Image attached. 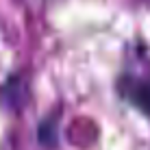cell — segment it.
<instances>
[{"instance_id":"obj_1","label":"cell","mask_w":150,"mask_h":150,"mask_svg":"<svg viewBox=\"0 0 150 150\" xmlns=\"http://www.w3.org/2000/svg\"><path fill=\"white\" fill-rule=\"evenodd\" d=\"M122 96L126 98L131 105H135L142 113L150 115V79H126L122 81Z\"/></svg>"}]
</instances>
